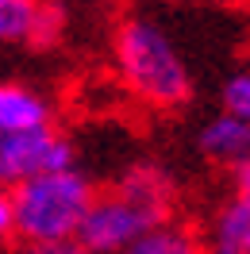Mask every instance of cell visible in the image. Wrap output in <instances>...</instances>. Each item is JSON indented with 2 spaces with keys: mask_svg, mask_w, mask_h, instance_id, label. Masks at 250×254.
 <instances>
[{
  "mask_svg": "<svg viewBox=\"0 0 250 254\" xmlns=\"http://www.w3.org/2000/svg\"><path fill=\"white\" fill-rule=\"evenodd\" d=\"M96 185L77 170V162L39 170L12 185V235L23 247L73 243Z\"/></svg>",
  "mask_w": 250,
  "mask_h": 254,
  "instance_id": "3",
  "label": "cell"
},
{
  "mask_svg": "<svg viewBox=\"0 0 250 254\" xmlns=\"http://www.w3.org/2000/svg\"><path fill=\"white\" fill-rule=\"evenodd\" d=\"M200 239L208 254H250V196L231 192L212 212Z\"/></svg>",
  "mask_w": 250,
  "mask_h": 254,
  "instance_id": "7",
  "label": "cell"
},
{
  "mask_svg": "<svg viewBox=\"0 0 250 254\" xmlns=\"http://www.w3.org/2000/svg\"><path fill=\"white\" fill-rule=\"evenodd\" d=\"M50 124H54V108L39 89L19 85V81H0V127L4 131H35Z\"/></svg>",
  "mask_w": 250,
  "mask_h": 254,
  "instance_id": "8",
  "label": "cell"
},
{
  "mask_svg": "<svg viewBox=\"0 0 250 254\" xmlns=\"http://www.w3.org/2000/svg\"><path fill=\"white\" fill-rule=\"evenodd\" d=\"M219 96H223V108L235 112L239 120H247V124H250V65H247V69H239V73H231Z\"/></svg>",
  "mask_w": 250,
  "mask_h": 254,
  "instance_id": "10",
  "label": "cell"
},
{
  "mask_svg": "<svg viewBox=\"0 0 250 254\" xmlns=\"http://www.w3.org/2000/svg\"><path fill=\"white\" fill-rule=\"evenodd\" d=\"M65 31V12L54 0H0V47L43 50Z\"/></svg>",
  "mask_w": 250,
  "mask_h": 254,
  "instance_id": "5",
  "label": "cell"
},
{
  "mask_svg": "<svg viewBox=\"0 0 250 254\" xmlns=\"http://www.w3.org/2000/svg\"><path fill=\"white\" fill-rule=\"evenodd\" d=\"M112 65L127 93L146 108L173 112L192 96V69L173 35L150 16H124L112 31Z\"/></svg>",
  "mask_w": 250,
  "mask_h": 254,
  "instance_id": "2",
  "label": "cell"
},
{
  "mask_svg": "<svg viewBox=\"0 0 250 254\" xmlns=\"http://www.w3.org/2000/svg\"><path fill=\"white\" fill-rule=\"evenodd\" d=\"M23 254H85L77 243H54V247H27Z\"/></svg>",
  "mask_w": 250,
  "mask_h": 254,
  "instance_id": "13",
  "label": "cell"
},
{
  "mask_svg": "<svg viewBox=\"0 0 250 254\" xmlns=\"http://www.w3.org/2000/svg\"><path fill=\"white\" fill-rule=\"evenodd\" d=\"M120 254H208L204 251L200 231H192L188 223L162 220L154 227H146L142 235H135Z\"/></svg>",
  "mask_w": 250,
  "mask_h": 254,
  "instance_id": "9",
  "label": "cell"
},
{
  "mask_svg": "<svg viewBox=\"0 0 250 254\" xmlns=\"http://www.w3.org/2000/svg\"><path fill=\"white\" fill-rule=\"evenodd\" d=\"M196 146H200V154L208 162L231 170L235 162H243L250 154V124H247V120H239L235 112L219 108L216 116H208V120L200 124Z\"/></svg>",
  "mask_w": 250,
  "mask_h": 254,
  "instance_id": "6",
  "label": "cell"
},
{
  "mask_svg": "<svg viewBox=\"0 0 250 254\" xmlns=\"http://www.w3.org/2000/svg\"><path fill=\"white\" fill-rule=\"evenodd\" d=\"M243 4H250V0H243Z\"/></svg>",
  "mask_w": 250,
  "mask_h": 254,
  "instance_id": "14",
  "label": "cell"
},
{
  "mask_svg": "<svg viewBox=\"0 0 250 254\" xmlns=\"http://www.w3.org/2000/svg\"><path fill=\"white\" fill-rule=\"evenodd\" d=\"M73 158V143L65 139L58 127H35V131H4L0 127V185L12 189L23 177L39 174V170H54V166H69Z\"/></svg>",
  "mask_w": 250,
  "mask_h": 254,
  "instance_id": "4",
  "label": "cell"
},
{
  "mask_svg": "<svg viewBox=\"0 0 250 254\" xmlns=\"http://www.w3.org/2000/svg\"><path fill=\"white\" fill-rule=\"evenodd\" d=\"M231 177H235V192L250 196V154L243 162H235V166H231Z\"/></svg>",
  "mask_w": 250,
  "mask_h": 254,
  "instance_id": "12",
  "label": "cell"
},
{
  "mask_svg": "<svg viewBox=\"0 0 250 254\" xmlns=\"http://www.w3.org/2000/svg\"><path fill=\"white\" fill-rule=\"evenodd\" d=\"M12 235V189H4L0 185V243H8Z\"/></svg>",
  "mask_w": 250,
  "mask_h": 254,
  "instance_id": "11",
  "label": "cell"
},
{
  "mask_svg": "<svg viewBox=\"0 0 250 254\" xmlns=\"http://www.w3.org/2000/svg\"><path fill=\"white\" fill-rule=\"evenodd\" d=\"M177 181L158 162H135L116 177V185L93 192V204L77 227V243L85 254H120L135 235L162 220H173Z\"/></svg>",
  "mask_w": 250,
  "mask_h": 254,
  "instance_id": "1",
  "label": "cell"
}]
</instances>
